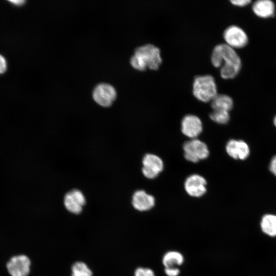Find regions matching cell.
Here are the masks:
<instances>
[{
    "instance_id": "cell-1",
    "label": "cell",
    "mask_w": 276,
    "mask_h": 276,
    "mask_svg": "<svg viewBox=\"0 0 276 276\" xmlns=\"http://www.w3.org/2000/svg\"><path fill=\"white\" fill-rule=\"evenodd\" d=\"M211 60L214 66L220 67V76L225 79L235 78L242 66L240 57L235 50L225 43L218 44L214 48Z\"/></svg>"
},
{
    "instance_id": "cell-2",
    "label": "cell",
    "mask_w": 276,
    "mask_h": 276,
    "mask_svg": "<svg viewBox=\"0 0 276 276\" xmlns=\"http://www.w3.org/2000/svg\"><path fill=\"white\" fill-rule=\"evenodd\" d=\"M130 62L133 67L139 71L147 68L157 70L162 62L160 50L151 43L140 46L135 50Z\"/></svg>"
},
{
    "instance_id": "cell-3",
    "label": "cell",
    "mask_w": 276,
    "mask_h": 276,
    "mask_svg": "<svg viewBox=\"0 0 276 276\" xmlns=\"http://www.w3.org/2000/svg\"><path fill=\"white\" fill-rule=\"evenodd\" d=\"M192 91L198 100L204 102L211 101L218 94L214 77L210 74L196 76L193 83Z\"/></svg>"
},
{
    "instance_id": "cell-4",
    "label": "cell",
    "mask_w": 276,
    "mask_h": 276,
    "mask_svg": "<svg viewBox=\"0 0 276 276\" xmlns=\"http://www.w3.org/2000/svg\"><path fill=\"white\" fill-rule=\"evenodd\" d=\"M185 158L191 162L197 163L205 159L209 154L206 145L201 141L193 139L185 142L183 145Z\"/></svg>"
},
{
    "instance_id": "cell-5",
    "label": "cell",
    "mask_w": 276,
    "mask_h": 276,
    "mask_svg": "<svg viewBox=\"0 0 276 276\" xmlns=\"http://www.w3.org/2000/svg\"><path fill=\"white\" fill-rule=\"evenodd\" d=\"M223 36L225 43L234 49L243 48L248 42V37L246 32L236 25L227 27L223 32Z\"/></svg>"
},
{
    "instance_id": "cell-6",
    "label": "cell",
    "mask_w": 276,
    "mask_h": 276,
    "mask_svg": "<svg viewBox=\"0 0 276 276\" xmlns=\"http://www.w3.org/2000/svg\"><path fill=\"white\" fill-rule=\"evenodd\" d=\"M30 259L24 255L12 257L6 265L11 276H28L30 271Z\"/></svg>"
},
{
    "instance_id": "cell-7",
    "label": "cell",
    "mask_w": 276,
    "mask_h": 276,
    "mask_svg": "<svg viewBox=\"0 0 276 276\" xmlns=\"http://www.w3.org/2000/svg\"><path fill=\"white\" fill-rule=\"evenodd\" d=\"M142 163L143 174L146 177L149 179L157 177L164 168L162 159L153 154H146L143 158Z\"/></svg>"
},
{
    "instance_id": "cell-8",
    "label": "cell",
    "mask_w": 276,
    "mask_h": 276,
    "mask_svg": "<svg viewBox=\"0 0 276 276\" xmlns=\"http://www.w3.org/2000/svg\"><path fill=\"white\" fill-rule=\"evenodd\" d=\"M117 93L111 85L102 83L97 85L93 91V98L100 105L108 107L111 105L115 100Z\"/></svg>"
},
{
    "instance_id": "cell-9",
    "label": "cell",
    "mask_w": 276,
    "mask_h": 276,
    "mask_svg": "<svg viewBox=\"0 0 276 276\" xmlns=\"http://www.w3.org/2000/svg\"><path fill=\"white\" fill-rule=\"evenodd\" d=\"M206 185L205 179L198 174L189 176L184 184L186 192L190 196L195 197H201L205 193Z\"/></svg>"
},
{
    "instance_id": "cell-10",
    "label": "cell",
    "mask_w": 276,
    "mask_h": 276,
    "mask_svg": "<svg viewBox=\"0 0 276 276\" xmlns=\"http://www.w3.org/2000/svg\"><path fill=\"white\" fill-rule=\"evenodd\" d=\"M181 131L186 136L196 139L202 131L201 120L194 114L186 115L181 121Z\"/></svg>"
},
{
    "instance_id": "cell-11",
    "label": "cell",
    "mask_w": 276,
    "mask_h": 276,
    "mask_svg": "<svg viewBox=\"0 0 276 276\" xmlns=\"http://www.w3.org/2000/svg\"><path fill=\"white\" fill-rule=\"evenodd\" d=\"M85 198L83 193L78 190H73L66 194L64 198L65 208L71 213L77 214L81 212L85 204Z\"/></svg>"
},
{
    "instance_id": "cell-12",
    "label": "cell",
    "mask_w": 276,
    "mask_h": 276,
    "mask_svg": "<svg viewBox=\"0 0 276 276\" xmlns=\"http://www.w3.org/2000/svg\"><path fill=\"white\" fill-rule=\"evenodd\" d=\"M225 149L228 155L235 159L244 160L250 153L248 144L243 140H230L227 143Z\"/></svg>"
},
{
    "instance_id": "cell-13",
    "label": "cell",
    "mask_w": 276,
    "mask_h": 276,
    "mask_svg": "<svg viewBox=\"0 0 276 276\" xmlns=\"http://www.w3.org/2000/svg\"><path fill=\"white\" fill-rule=\"evenodd\" d=\"M132 204L134 208L139 211H147L154 206L155 199L145 191L138 190L133 195Z\"/></svg>"
},
{
    "instance_id": "cell-14",
    "label": "cell",
    "mask_w": 276,
    "mask_h": 276,
    "mask_svg": "<svg viewBox=\"0 0 276 276\" xmlns=\"http://www.w3.org/2000/svg\"><path fill=\"white\" fill-rule=\"evenodd\" d=\"M252 9L257 16L266 18L274 16L275 5L270 0H258L253 4Z\"/></svg>"
},
{
    "instance_id": "cell-15",
    "label": "cell",
    "mask_w": 276,
    "mask_h": 276,
    "mask_svg": "<svg viewBox=\"0 0 276 276\" xmlns=\"http://www.w3.org/2000/svg\"><path fill=\"white\" fill-rule=\"evenodd\" d=\"M211 101V105L213 110L229 112L234 105L232 98L226 94H217Z\"/></svg>"
},
{
    "instance_id": "cell-16",
    "label": "cell",
    "mask_w": 276,
    "mask_h": 276,
    "mask_svg": "<svg viewBox=\"0 0 276 276\" xmlns=\"http://www.w3.org/2000/svg\"><path fill=\"white\" fill-rule=\"evenodd\" d=\"M260 226L262 232L270 237L276 236V215L266 214L261 219Z\"/></svg>"
},
{
    "instance_id": "cell-17",
    "label": "cell",
    "mask_w": 276,
    "mask_h": 276,
    "mask_svg": "<svg viewBox=\"0 0 276 276\" xmlns=\"http://www.w3.org/2000/svg\"><path fill=\"white\" fill-rule=\"evenodd\" d=\"M183 261V255L180 252L174 250L168 251L162 259V263L165 267H177L182 265Z\"/></svg>"
},
{
    "instance_id": "cell-18",
    "label": "cell",
    "mask_w": 276,
    "mask_h": 276,
    "mask_svg": "<svg viewBox=\"0 0 276 276\" xmlns=\"http://www.w3.org/2000/svg\"><path fill=\"white\" fill-rule=\"evenodd\" d=\"M92 271L83 262H75L72 267L73 276H92Z\"/></svg>"
},
{
    "instance_id": "cell-19",
    "label": "cell",
    "mask_w": 276,
    "mask_h": 276,
    "mask_svg": "<svg viewBox=\"0 0 276 276\" xmlns=\"http://www.w3.org/2000/svg\"><path fill=\"white\" fill-rule=\"evenodd\" d=\"M210 117L212 121L220 124L227 123L230 119L229 112L218 110H213L210 114Z\"/></svg>"
},
{
    "instance_id": "cell-20",
    "label": "cell",
    "mask_w": 276,
    "mask_h": 276,
    "mask_svg": "<svg viewBox=\"0 0 276 276\" xmlns=\"http://www.w3.org/2000/svg\"><path fill=\"white\" fill-rule=\"evenodd\" d=\"M134 276H155L154 271L149 268L139 267L134 271Z\"/></svg>"
},
{
    "instance_id": "cell-21",
    "label": "cell",
    "mask_w": 276,
    "mask_h": 276,
    "mask_svg": "<svg viewBox=\"0 0 276 276\" xmlns=\"http://www.w3.org/2000/svg\"><path fill=\"white\" fill-rule=\"evenodd\" d=\"M165 272L168 276H178L180 273V270L178 267H165Z\"/></svg>"
},
{
    "instance_id": "cell-22",
    "label": "cell",
    "mask_w": 276,
    "mask_h": 276,
    "mask_svg": "<svg viewBox=\"0 0 276 276\" xmlns=\"http://www.w3.org/2000/svg\"><path fill=\"white\" fill-rule=\"evenodd\" d=\"M230 2L233 5L238 7H244L251 3L250 0H232Z\"/></svg>"
},
{
    "instance_id": "cell-23",
    "label": "cell",
    "mask_w": 276,
    "mask_h": 276,
    "mask_svg": "<svg viewBox=\"0 0 276 276\" xmlns=\"http://www.w3.org/2000/svg\"><path fill=\"white\" fill-rule=\"evenodd\" d=\"M7 70V62L5 58L0 54V74L4 73Z\"/></svg>"
},
{
    "instance_id": "cell-24",
    "label": "cell",
    "mask_w": 276,
    "mask_h": 276,
    "mask_svg": "<svg viewBox=\"0 0 276 276\" xmlns=\"http://www.w3.org/2000/svg\"><path fill=\"white\" fill-rule=\"evenodd\" d=\"M269 168L270 172L276 176V155L271 159Z\"/></svg>"
},
{
    "instance_id": "cell-25",
    "label": "cell",
    "mask_w": 276,
    "mask_h": 276,
    "mask_svg": "<svg viewBox=\"0 0 276 276\" xmlns=\"http://www.w3.org/2000/svg\"><path fill=\"white\" fill-rule=\"evenodd\" d=\"M11 4L16 5V6H21L25 3V1L24 0H15V1H9Z\"/></svg>"
},
{
    "instance_id": "cell-26",
    "label": "cell",
    "mask_w": 276,
    "mask_h": 276,
    "mask_svg": "<svg viewBox=\"0 0 276 276\" xmlns=\"http://www.w3.org/2000/svg\"><path fill=\"white\" fill-rule=\"evenodd\" d=\"M273 124L276 127V115L273 119Z\"/></svg>"
},
{
    "instance_id": "cell-27",
    "label": "cell",
    "mask_w": 276,
    "mask_h": 276,
    "mask_svg": "<svg viewBox=\"0 0 276 276\" xmlns=\"http://www.w3.org/2000/svg\"><path fill=\"white\" fill-rule=\"evenodd\" d=\"M71 276H73V275H71Z\"/></svg>"
}]
</instances>
